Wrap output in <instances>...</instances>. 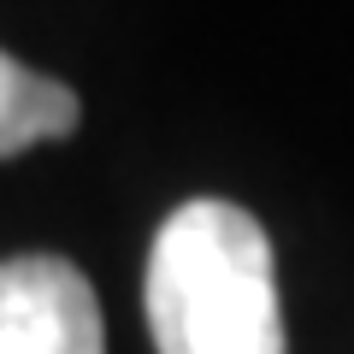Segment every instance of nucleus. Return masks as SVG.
<instances>
[{
	"label": "nucleus",
	"instance_id": "3",
	"mask_svg": "<svg viewBox=\"0 0 354 354\" xmlns=\"http://www.w3.org/2000/svg\"><path fill=\"white\" fill-rule=\"evenodd\" d=\"M77 118H83V106H77V95L59 77L0 53V160L71 136Z\"/></svg>",
	"mask_w": 354,
	"mask_h": 354
},
{
	"label": "nucleus",
	"instance_id": "2",
	"mask_svg": "<svg viewBox=\"0 0 354 354\" xmlns=\"http://www.w3.org/2000/svg\"><path fill=\"white\" fill-rule=\"evenodd\" d=\"M0 354H106L101 301L71 260H0Z\"/></svg>",
	"mask_w": 354,
	"mask_h": 354
},
{
	"label": "nucleus",
	"instance_id": "1",
	"mask_svg": "<svg viewBox=\"0 0 354 354\" xmlns=\"http://www.w3.org/2000/svg\"><path fill=\"white\" fill-rule=\"evenodd\" d=\"M142 301L160 354H283L272 236L236 201L195 195L165 213Z\"/></svg>",
	"mask_w": 354,
	"mask_h": 354
}]
</instances>
